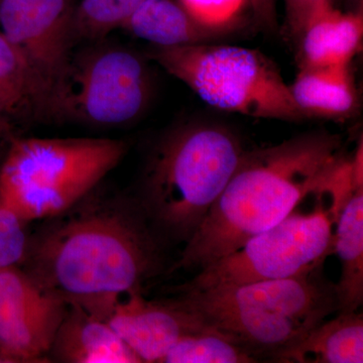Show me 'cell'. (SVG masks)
I'll list each match as a JSON object with an SVG mask.
<instances>
[{
  "mask_svg": "<svg viewBox=\"0 0 363 363\" xmlns=\"http://www.w3.org/2000/svg\"><path fill=\"white\" fill-rule=\"evenodd\" d=\"M30 233L21 269L42 288L106 319L161 271V238L138 199L95 188Z\"/></svg>",
  "mask_w": 363,
  "mask_h": 363,
  "instance_id": "6da1fadb",
  "label": "cell"
},
{
  "mask_svg": "<svg viewBox=\"0 0 363 363\" xmlns=\"http://www.w3.org/2000/svg\"><path fill=\"white\" fill-rule=\"evenodd\" d=\"M348 160L342 138L311 133L245 150L230 181L194 235L176 269H204L279 223L306 198L331 187Z\"/></svg>",
  "mask_w": 363,
  "mask_h": 363,
  "instance_id": "7a4b0ae2",
  "label": "cell"
},
{
  "mask_svg": "<svg viewBox=\"0 0 363 363\" xmlns=\"http://www.w3.org/2000/svg\"><path fill=\"white\" fill-rule=\"evenodd\" d=\"M245 152L235 133L214 123L184 124L157 143L138 200L161 240L192 238Z\"/></svg>",
  "mask_w": 363,
  "mask_h": 363,
  "instance_id": "3957f363",
  "label": "cell"
},
{
  "mask_svg": "<svg viewBox=\"0 0 363 363\" xmlns=\"http://www.w3.org/2000/svg\"><path fill=\"white\" fill-rule=\"evenodd\" d=\"M177 298L260 359H272L338 312L335 286L320 269L293 278L178 289Z\"/></svg>",
  "mask_w": 363,
  "mask_h": 363,
  "instance_id": "277c9868",
  "label": "cell"
},
{
  "mask_svg": "<svg viewBox=\"0 0 363 363\" xmlns=\"http://www.w3.org/2000/svg\"><path fill=\"white\" fill-rule=\"evenodd\" d=\"M126 150L112 138H14L0 162V204L28 223L51 218L97 188Z\"/></svg>",
  "mask_w": 363,
  "mask_h": 363,
  "instance_id": "5b68a950",
  "label": "cell"
},
{
  "mask_svg": "<svg viewBox=\"0 0 363 363\" xmlns=\"http://www.w3.org/2000/svg\"><path fill=\"white\" fill-rule=\"evenodd\" d=\"M150 58L218 111L284 121L304 118L278 67L257 50L203 43L152 47Z\"/></svg>",
  "mask_w": 363,
  "mask_h": 363,
  "instance_id": "8992f818",
  "label": "cell"
},
{
  "mask_svg": "<svg viewBox=\"0 0 363 363\" xmlns=\"http://www.w3.org/2000/svg\"><path fill=\"white\" fill-rule=\"evenodd\" d=\"M90 42L74 52L48 105L49 116L96 128L135 123L152 97L150 69L133 50L107 42Z\"/></svg>",
  "mask_w": 363,
  "mask_h": 363,
  "instance_id": "52a82bcc",
  "label": "cell"
},
{
  "mask_svg": "<svg viewBox=\"0 0 363 363\" xmlns=\"http://www.w3.org/2000/svg\"><path fill=\"white\" fill-rule=\"evenodd\" d=\"M327 191L318 195L319 199L309 212L295 210L235 252L200 269L194 279L178 289L202 290L288 279L321 269L334 252V227L340 204V197L333 190L325 203L322 197Z\"/></svg>",
  "mask_w": 363,
  "mask_h": 363,
  "instance_id": "ba28073f",
  "label": "cell"
},
{
  "mask_svg": "<svg viewBox=\"0 0 363 363\" xmlns=\"http://www.w3.org/2000/svg\"><path fill=\"white\" fill-rule=\"evenodd\" d=\"M68 304L21 267L0 271V357L6 363L50 362Z\"/></svg>",
  "mask_w": 363,
  "mask_h": 363,
  "instance_id": "9c48e42d",
  "label": "cell"
},
{
  "mask_svg": "<svg viewBox=\"0 0 363 363\" xmlns=\"http://www.w3.org/2000/svg\"><path fill=\"white\" fill-rule=\"evenodd\" d=\"M73 4L74 0H0V30L20 50L47 88L49 100L75 52Z\"/></svg>",
  "mask_w": 363,
  "mask_h": 363,
  "instance_id": "30bf717a",
  "label": "cell"
},
{
  "mask_svg": "<svg viewBox=\"0 0 363 363\" xmlns=\"http://www.w3.org/2000/svg\"><path fill=\"white\" fill-rule=\"evenodd\" d=\"M105 321L140 362H162L182 337L210 327L177 298L150 301L143 291L117 301Z\"/></svg>",
  "mask_w": 363,
  "mask_h": 363,
  "instance_id": "8fae6325",
  "label": "cell"
},
{
  "mask_svg": "<svg viewBox=\"0 0 363 363\" xmlns=\"http://www.w3.org/2000/svg\"><path fill=\"white\" fill-rule=\"evenodd\" d=\"M296 28L301 33V66L351 65L362 47V14L337 11L329 0L310 9Z\"/></svg>",
  "mask_w": 363,
  "mask_h": 363,
  "instance_id": "7c38bea8",
  "label": "cell"
},
{
  "mask_svg": "<svg viewBox=\"0 0 363 363\" xmlns=\"http://www.w3.org/2000/svg\"><path fill=\"white\" fill-rule=\"evenodd\" d=\"M50 362L138 363L111 325L77 304H68L49 353Z\"/></svg>",
  "mask_w": 363,
  "mask_h": 363,
  "instance_id": "4fadbf2b",
  "label": "cell"
},
{
  "mask_svg": "<svg viewBox=\"0 0 363 363\" xmlns=\"http://www.w3.org/2000/svg\"><path fill=\"white\" fill-rule=\"evenodd\" d=\"M334 252L341 264L335 286L338 313L357 312L363 302V183L354 182L340 203Z\"/></svg>",
  "mask_w": 363,
  "mask_h": 363,
  "instance_id": "5bb4252c",
  "label": "cell"
},
{
  "mask_svg": "<svg viewBox=\"0 0 363 363\" xmlns=\"http://www.w3.org/2000/svg\"><path fill=\"white\" fill-rule=\"evenodd\" d=\"M289 89L304 118L345 119L352 116L359 105L351 65L301 66Z\"/></svg>",
  "mask_w": 363,
  "mask_h": 363,
  "instance_id": "9a60e30c",
  "label": "cell"
},
{
  "mask_svg": "<svg viewBox=\"0 0 363 363\" xmlns=\"http://www.w3.org/2000/svg\"><path fill=\"white\" fill-rule=\"evenodd\" d=\"M272 362L292 363L363 362L362 313H339L311 329L295 345L281 351Z\"/></svg>",
  "mask_w": 363,
  "mask_h": 363,
  "instance_id": "2e32d148",
  "label": "cell"
},
{
  "mask_svg": "<svg viewBox=\"0 0 363 363\" xmlns=\"http://www.w3.org/2000/svg\"><path fill=\"white\" fill-rule=\"evenodd\" d=\"M121 30L157 48L203 44L218 37L198 25L175 0H145Z\"/></svg>",
  "mask_w": 363,
  "mask_h": 363,
  "instance_id": "e0dca14e",
  "label": "cell"
},
{
  "mask_svg": "<svg viewBox=\"0 0 363 363\" xmlns=\"http://www.w3.org/2000/svg\"><path fill=\"white\" fill-rule=\"evenodd\" d=\"M49 92L20 50L0 30V111L9 119L47 114Z\"/></svg>",
  "mask_w": 363,
  "mask_h": 363,
  "instance_id": "ac0fdd59",
  "label": "cell"
},
{
  "mask_svg": "<svg viewBox=\"0 0 363 363\" xmlns=\"http://www.w3.org/2000/svg\"><path fill=\"white\" fill-rule=\"evenodd\" d=\"M262 359L253 351L210 326L184 336L162 363H250Z\"/></svg>",
  "mask_w": 363,
  "mask_h": 363,
  "instance_id": "d6986e66",
  "label": "cell"
},
{
  "mask_svg": "<svg viewBox=\"0 0 363 363\" xmlns=\"http://www.w3.org/2000/svg\"><path fill=\"white\" fill-rule=\"evenodd\" d=\"M145 0H77L73 4L76 39L87 43L107 39L121 30Z\"/></svg>",
  "mask_w": 363,
  "mask_h": 363,
  "instance_id": "ffe728a7",
  "label": "cell"
},
{
  "mask_svg": "<svg viewBox=\"0 0 363 363\" xmlns=\"http://www.w3.org/2000/svg\"><path fill=\"white\" fill-rule=\"evenodd\" d=\"M250 0H179L198 23L216 35L229 32L240 21Z\"/></svg>",
  "mask_w": 363,
  "mask_h": 363,
  "instance_id": "44dd1931",
  "label": "cell"
},
{
  "mask_svg": "<svg viewBox=\"0 0 363 363\" xmlns=\"http://www.w3.org/2000/svg\"><path fill=\"white\" fill-rule=\"evenodd\" d=\"M28 224L13 210L0 204V271L25 264L30 240Z\"/></svg>",
  "mask_w": 363,
  "mask_h": 363,
  "instance_id": "7402d4cb",
  "label": "cell"
},
{
  "mask_svg": "<svg viewBox=\"0 0 363 363\" xmlns=\"http://www.w3.org/2000/svg\"><path fill=\"white\" fill-rule=\"evenodd\" d=\"M293 6L295 7L297 11V16L295 18V28H297L298 23L303 20V18L306 16V13L313 9L317 4H321L325 0H289Z\"/></svg>",
  "mask_w": 363,
  "mask_h": 363,
  "instance_id": "603a6c76",
  "label": "cell"
},
{
  "mask_svg": "<svg viewBox=\"0 0 363 363\" xmlns=\"http://www.w3.org/2000/svg\"><path fill=\"white\" fill-rule=\"evenodd\" d=\"M16 136L14 135L13 126L11 119L0 111V138L9 143Z\"/></svg>",
  "mask_w": 363,
  "mask_h": 363,
  "instance_id": "cb8c5ba5",
  "label": "cell"
},
{
  "mask_svg": "<svg viewBox=\"0 0 363 363\" xmlns=\"http://www.w3.org/2000/svg\"><path fill=\"white\" fill-rule=\"evenodd\" d=\"M2 157H4V155H2L1 152H0V162H1L2 161Z\"/></svg>",
  "mask_w": 363,
  "mask_h": 363,
  "instance_id": "d4e9b609",
  "label": "cell"
},
{
  "mask_svg": "<svg viewBox=\"0 0 363 363\" xmlns=\"http://www.w3.org/2000/svg\"><path fill=\"white\" fill-rule=\"evenodd\" d=\"M0 363H6V362H4V360L2 359L1 357H0Z\"/></svg>",
  "mask_w": 363,
  "mask_h": 363,
  "instance_id": "484cf974",
  "label": "cell"
}]
</instances>
